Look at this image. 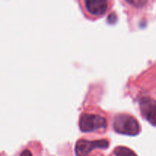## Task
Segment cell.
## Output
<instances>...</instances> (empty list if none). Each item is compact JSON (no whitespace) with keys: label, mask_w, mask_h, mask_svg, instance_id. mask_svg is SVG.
<instances>
[{"label":"cell","mask_w":156,"mask_h":156,"mask_svg":"<svg viewBox=\"0 0 156 156\" xmlns=\"http://www.w3.org/2000/svg\"><path fill=\"white\" fill-rule=\"evenodd\" d=\"M108 145L109 143L105 140H99L96 141L81 140L76 143L75 152L76 156H88L93 149H107Z\"/></svg>","instance_id":"3"},{"label":"cell","mask_w":156,"mask_h":156,"mask_svg":"<svg viewBox=\"0 0 156 156\" xmlns=\"http://www.w3.org/2000/svg\"><path fill=\"white\" fill-rule=\"evenodd\" d=\"M85 7L88 12L94 15H101L108 9V2L102 0H89L85 2Z\"/></svg>","instance_id":"5"},{"label":"cell","mask_w":156,"mask_h":156,"mask_svg":"<svg viewBox=\"0 0 156 156\" xmlns=\"http://www.w3.org/2000/svg\"><path fill=\"white\" fill-rule=\"evenodd\" d=\"M129 2V3H131V4H136V3L137 2H136V1H133V2ZM138 3H140H140H142V4H143V3H146V2H143V1H140V2H139Z\"/></svg>","instance_id":"8"},{"label":"cell","mask_w":156,"mask_h":156,"mask_svg":"<svg viewBox=\"0 0 156 156\" xmlns=\"http://www.w3.org/2000/svg\"><path fill=\"white\" fill-rule=\"evenodd\" d=\"M140 110L144 118L156 126V101L150 98H143L140 101Z\"/></svg>","instance_id":"4"},{"label":"cell","mask_w":156,"mask_h":156,"mask_svg":"<svg viewBox=\"0 0 156 156\" xmlns=\"http://www.w3.org/2000/svg\"><path fill=\"white\" fill-rule=\"evenodd\" d=\"M116 156H137L136 154L130 149L123 146H119L114 150Z\"/></svg>","instance_id":"6"},{"label":"cell","mask_w":156,"mask_h":156,"mask_svg":"<svg viewBox=\"0 0 156 156\" xmlns=\"http://www.w3.org/2000/svg\"><path fill=\"white\" fill-rule=\"evenodd\" d=\"M106 126V119L101 116L84 114L79 120V127L82 132H93L99 129H105Z\"/></svg>","instance_id":"2"},{"label":"cell","mask_w":156,"mask_h":156,"mask_svg":"<svg viewBox=\"0 0 156 156\" xmlns=\"http://www.w3.org/2000/svg\"><path fill=\"white\" fill-rule=\"evenodd\" d=\"M20 156H32V154L30 151L27 150V149H26V150L23 151V152H21V155Z\"/></svg>","instance_id":"7"},{"label":"cell","mask_w":156,"mask_h":156,"mask_svg":"<svg viewBox=\"0 0 156 156\" xmlns=\"http://www.w3.org/2000/svg\"><path fill=\"white\" fill-rule=\"evenodd\" d=\"M114 129L116 132L124 135L136 136L140 132V126L133 117L127 114H118L114 121Z\"/></svg>","instance_id":"1"}]
</instances>
